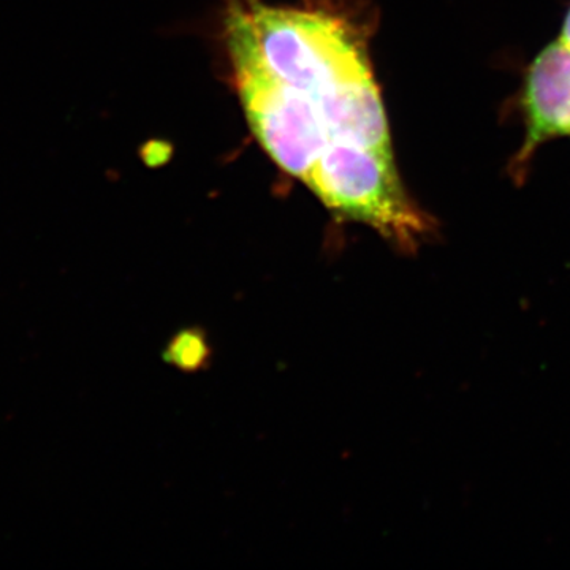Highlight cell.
I'll return each mask as SVG.
<instances>
[{"instance_id": "277c9868", "label": "cell", "mask_w": 570, "mask_h": 570, "mask_svg": "<svg viewBox=\"0 0 570 570\" xmlns=\"http://www.w3.org/2000/svg\"><path fill=\"white\" fill-rule=\"evenodd\" d=\"M560 41L570 50V10L568 17H566L564 24H562Z\"/></svg>"}, {"instance_id": "3957f363", "label": "cell", "mask_w": 570, "mask_h": 570, "mask_svg": "<svg viewBox=\"0 0 570 570\" xmlns=\"http://www.w3.org/2000/svg\"><path fill=\"white\" fill-rule=\"evenodd\" d=\"M208 354L204 336L197 332H184L176 336L171 346L168 347L167 358L178 367H198Z\"/></svg>"}, {"instance_id": "7a4b0ae2", "label": "cell", "mask_w": 570, "mask_h": 570, "mask_svg": "<svg viewBox=\"0 0 570 570\" xmlns=\"http://www.w3.org/2000/svg\"><path fill=\"white\" fill-rule=\"evenodd\" d=\"M521 108L527 135L509 167L519 183L527 178L543 142L570 135V50L561 41L551 43L531 63Z\"/></svg>"}, {"instance_id": "6da1fadb", "label": "cell", "mask_w": 570, "mask_h": 570, "mask_svg": "<svg viewBox=\"0 0 570 570\" xmlns=\"http://www.w3.org/2000/svg\"><path fill=\"white\" fill-rule=\"evenodd\" d=\"M225 39L255 138L325 208L414 253L436 232L397 175L366 39L326 10L234 0Z\"/></svg>"}]
</instances>
